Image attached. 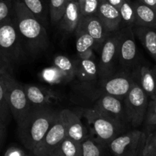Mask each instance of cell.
Segmentation results:
<instances>
[{
  "label": "cell",
  "instance_id": "d6986e66",
  "mask_svg": "<svg viewBox=\"0 0 156 156\" xmlns=\"http://www.w3.org/2000/svg\"><path fill=\"white\" fill-rule=\"evenodd\" d=\"M135 10L134 26L156 29V10L138 1L133 2Z\"/></svg>",
  "mask_w": 156,
  "mask_h": 156
},
{
  "label": "cell",
  "instance_id": "9a60e30c",
  "mask_svg": "<svg viewBox=\"0 0 156 156\" xmlns=\"http://www.w3.org/2000/svg\"><path fill=\"white\" fill-rule=\"evenodd\" d=\"M24 88L32 107H49L59 99V95L57 93L44 87L25 85Z\"/></svg>",
  "mask_w": 156,
  "mask_h": 156
},
{
  "label": "cell",
  "instance_id": "ffe728a7",
  "mask_svg": "<svg viewBox=\"0 0 156 156\" xmlns=\"http://www.w3.org/2000/svg\"><path fill=\"white\" fill-rule=\"evenodd\" d=\"M132 29L134 35L156 62V29L143 26H133Z\"/></svg>",
  "mask_w": 156,
  "mask_h": 156
},
{
  "label": "cell",
  "instance_id": "ba28073f",
  "mask_svg": "<svg viewBox=\"0 0 156 156\" xmlns=\"http://www.w3.org/2000/svg\"><path fill=\"white\" fill-rule=\"evenodd\" d=\"M120 30L110 34L101 47V57L98 66V77L103 79L114 74L116 62L118 61Z\"/></svg>",
  "mask_w": 156,
  "mask_h": 156
},
{
  "label": "cell",
  "instance_id": "30bf717a",
  "mask_svg": "<svg viewBox=\"0 0 156 156\" xmlns=\"http://www.w3.org/2000/svg\"><path fill=\"white\" fill-rule=\"evenodd\" d=\"M66 137L65 126L59 115L42 140L33 149L35 156H50L54 153L62 140Z\"/></svg>",
  "mask_w": 156,
  "mask_h": 156
},
{
  "label": "cell",
  "instance_id": "4dcf8cb0",
  "mask_svg": "<svg viewBox=\"0 0 156 156\" xmlns=\"http://www.w3.org/2000/svg\"><path fill=\"white\" fill-rule=\"evenodd\" d=\"M82 17L97 15L101 0H78Z\"/></svg>",
  "mask_w": 156,
  "mask_h": 156
},
{
  "label": "cell",
  "instance_id": "9c48e42d",
  "mask_svg": "<svg viewBox=\"0 0 156 156\" xmlns=\"http://www.w3.org/2000/svg\"><path fill=\"white\" fill-rule=\"evenodd\" d=\"M118 62L123 70L132 72L139 65L138 50L132 27H123L120 30Z\"/></svg>",
  "mask_w": 156,
  "mask_h": 156
},
{
  "label": "cell",
  "instance_id": "83f0119b",
  "mask_svg": "<svg viewBox=\"0 0 156 156\" xmlns=\"http://www.w3.org/2000/svg\"><path fill=\"white\" fill-rule=\"evenodd\" d=\"M69 0H50L49 14L52 24H57L62 18L64 10Z\"/></svg>",
  "mask_w": 156,
  "mask_h": 156
},
{
  "label": "cell",
  "instance_id": "8992f818",
  "mask_svg": "<svg viewBox=\"0 0 156 156\" xmlns=\"http://www.w3.org/2000/svg\"><path fill=\"white\" fill-rule=\"evenodd\" d=\"M149 97L140 85L134 82L123 100L126 121L129 126L137 128L144 122Z\"/></svg>",
  "mask_w": 156,
  "mask_h": 156
},
{
  "label": "cell",
  "instance_id": "60d3db41",
  "mask_svg": "<svg viewBox=\"0 0 156 156\" xmlns=\"http://www.w3.org/2000/svg\"><path fill=\"white\" fill-rule=\"evenodd\" d=\"M24 156H30V155H27V154H26V155H24Z\"/></svg>",
  "mask_w": 156,
  "mask_h": 156
},
{
  "label": "cell",
  "instance_id": "277c9868",
  "mask_svg": "<svg viewBox=\"0 0 156 156\" xmlns=\"http://www.w3.org/2000/svg\"><path fill=\"white\" fill-rule=\"evenodd\" d=\"M0 51L14 67L28 57L12 17L0 22Z\"/></svg>",
  "mask_w": 156,
  "mask_h": 156
},
{
  "label": "cell",
  "instance_id": "d4e9b609",
  "mask_svg": "<svg viewBox=\"0 0 156 156\" xmlns=\"http://www.w3.org/2000/svg\"><path fill=\"white\" fill-rule=\"evenodd\" d=\"M55 152L59 156H82L81 143L66 137Z\"/></svg>",
  "mask_w": 156,
  "mask_h": 156
},
{
  "label": "cell",
  "instance_id": "7a4b0ae2",
  "mask_svg": "<svg viewBox=\"0 0 156 156\" xmlns=\"http://www.w3.org/2000/svg\"><path fill=\"white\" fill-rule=\"evenodd\" d=\"M59 111L50 107H32L17 123L18 138L27 149L33 151L56 121Z\"/></svg>",
  "mask_w": 156,
  "mask_h": 156
},
{
  "label": "cell",
  "instance_id": "603a6c76",
  "mask_svg": "<svg viewBox=\"0 0 156 156\" xmlns=\"http://www.w3.org/2000/svg\"><path fill=\"white\" fill-rule=\"evenodd\" d=\"M25 7L34 15L38 21L44 26L47 27L48 23L49 9L46 5L45 0H21Z\"/></svg>",
  "mask_w": 156,
  "mask_h": 156
},
{
  "label": "cell",
  "instance_id": "8fae6325",
  "mask_svg": "<svg viewBox=\"0 0 156 156\" xmlns=\"http://www.w3.org/2000/svg\"><path fill=\"white\" fill-rule=\"evenodd\" d=\"M102 81L103 94L114 96L122 101L128 94L134 82L132 72L126 70L114 73Z\"/></svg>",
  "mask_w": 156,
  "mask_h": 156
},
{
  "label": "cell",
  "instance_id": "3957f363",
  "mask_svg": "<svg viewBox=\"0 0 156 156\" xmlns=\"http://www.w3.org/2000/svg\"><path fill=\"white\" fill-rule=\"evenodd\" d=\"M84 117L89 126L90 136L106 147L114 139L126 132L127 128L125 125L100 114L94 108L87 110L84 113Z\"/></svg>",
  "mask_w": 156,
  "mask_h": 156
},
{
  "label": "cell",
  "instance_id": "4fadbf2b",
  "mask_svg": "<svg viewBox=\"0 0 156 156\" xmlns=\"http://www.w3.org/2000/svg\"><path fill=\"white\" fill-rule=\"evenodd\" d=\"M59 117L65 126L66 137L82 143L89 136L86 128L82 123L80 117L77 113L69 109H63L59 112Z\"/></svg>",
  "mask_w": 156,
  "mask_h": 156
},
{
  "label": "cell",
  "instance_id": "cb8c5ba5",
  "mask_svg": "<svg viewBox=\"0 0 156 156\" xmlns=\"http://www.w3.org/2000/svg\"><path fill=\"white\" fill-rule=\"evenodd\" d=\"M53 66L57 69L66 78L67 82L76 77V63L69 57L62 55L55 56L53 61Z\"/></svg>",
  "mask_w": 156,
  "mask_h": 156
},
{
  "label": "cell",
  "instance_id": "e0dca14e",
  "mask_svg": "<svg viewBox=\"0 0 156 156\" xmlns=\"http://www.w3.org/2000/svg\"><path fill=\"white\" fill-rule=\"evenodd\" d=\"M97 15L110 33L118 31L122 28L119 9L105 0H101Z\"/></svg>",
  "mask_w": 156,
  "mask_h": 156
},
{
  "label": "cell",
  "instance_id": "ab89813d",
  "mask_svg": "<svg viewBox=\"0 0 156 156\" xmlns=\"http://www.w3.org/2000/svg\"><path fill=\"white\" fill-rule=\"evenodd\" d=\"M50 156H59V155H58V154L56 153V152H54V153H53L51 155H50Z\"/></svg>",
  "mask_w": 156,
  "mask_h": 156
},
{
  "label": "cell",
  "instance_id": "4316f807",
  "mask_svg": "<svg viewBox=\"0 0 156 156\" xmlns=\"http://www.w3.org/2000/svg\"><path fill=\"white\" fill-rule=\"evenodd\" d=\"M118 9L121 18L122 27H133L135 22V10L133 2L131 0H123Z\"/></svg>",
  "mask_w": 156,
  "mask_h": 156
},
{
  "label": "cell",
  "instance_id": "8d00e7d4",
  "mask_svg": "<svg viewBox=\"0 0 156 156\" xmlns=\"http://www.w3.org/2000/svg\"><path fill=\"white\" fill-rule=\"evenodd\" d=\"M137 1L143 3V4L146 5L149 7L153 8L154 9L156 10V0H137Z\"/></svg>",
  "mask_w": 156,
  "mask_h": 156
},
{
  "label": "cell",
  "instance_id": "52a82bcc",
  "mask_svg": "<svg viewBox=\"0 0 156 156\" xmlns=\"http://www.w3.org/2000/svg\"><path fill=\"white\" fill-rule=\"evenodd\" d=\"M146 134L139 129L126 131L108 144L113 156H140L146 142Z\"/></svg>",
  "mask_w": 156,
  "mask_h": 156
},
{
  "label": "cell",
  "instance_id": "ac0fdd59",
  "mask_svg": "<svg viewBox=\"0 0 156 156\" xmlns=\"http://www.w3.org/2000/svg\"><path fill=\"white\" fill-rule=\"evenodd\" d=\"M82 18L78 0H69L59 21L61 28L67 33L76 31Z\"/></svg>",
  "mask_w": 156,
  "mask_h": 156
},
{
  "label": "cell",
  "instance_id": "484cf974",
  "mask_svg": "<svg viewBox=\"0 0 156 156\" xmlns=\"http://www.w3.org/2000/svg\"><path fill=\"white\" fill-rule=\"evenodd\" d=\"M82 156H106L105 150L108 147L104 146L88 136L81 143Z\"/></svg>",
  "mask_w": 156,
  "mask_h": 156
},
{
  "label": "cell",
  "instance_id": "7402d4cb",
  "mask_svg": "<svg viewBox=\"0 0 156 156\" xmlns=\"http://www.w3.org/2000/svg\"><path fill=\"white\" fill-rule=\"evenodd\" d=\"M76 51L78 57L81 59L93 58V50L94 49V41L89 34L84 30L76 29Z\"/></svg>",
  "mask_w": 156,
  "mask_h": 156
},
{
  "label": "cell",
  "instance_id": "836d02e7",
  "mask_svg": "<svg viewBox=\"0 0 156 156\" xmlns=\"http://www.w3.org/2000/svg\"><path fill=\"white\" fill-rule=\"evenodd\" d=\"M14 66L11 63L7 57L0 51V76L6 74V73H12L13 71Z\"/></svg>",
  "mask_w": 156,
  "mask_h": 156
},
{
  "label": "cell",
  "instance_id": "1f68e13d",
  "mask_svg": "<svg viewBox=\"0 0 156 156\" xmlns=\"http://www.w3.org/2000/svg\"><path fill=\"white\" fill-rule=\"evenodd\" d=\"M140 156H156V132L146 135L144 147Z\"/></svg>",
  "mask_w": 156,
  "mask_h": 156
},
{
  "label": "cell",
  "instance_id": "f546056e",
  "mask_svg": "<svg viewBox=\"0 0 156 156\" xmlns=\"http://www.w3.org/2000/svg\"><path fill=\"white\" fill-rule=\"evenodd\" d=\"M11 117H12V114H11L10 108L8 104L4 85L2 81L0 80V120H2L6 125H8L10 122Z\"/></svg>",
  "mask_w": 156,
  "mask_h": 156
},
{
  "label": "cell",
  "instance_id": "d590c367",
  "mask_svg": "<svg viewBox=\"0 0 156 156\" xmlns=\"http://www.w3.org/2000/svg\"><path fill=\"white\" fill-rule=\"evenodd\" d=\"M6 126L7 125L0 120V149L2 146L3 143H4L5 137V132H6Z\"/></svg>",
  "mask_w": 156,
  "mask_h": 156
},
{
  "label": "cell",
  "instance_id": "44dd1931",
  "mask_svg": "<svg viewBox=\"0 0 156 156\" xmlns=\"http://www.w3.org/2000/svg\"><path fill=\"white\" fill-rule=\"evenodd\" d=\"M76 76L82 81L91 82L98 77V66L93 58L81 59L75 61Z\"/></svg>",
  "mask_w": 156,
  "mask_h": 156
},
{
  "label": "cell",
  "instance_id": "2e32d148",
  "mask_svg": "<svg viewBox=\"0 0 156 156\" xmlns=\"http://www.w3.org/2000/svg\"><path fill=\"white\" fill-rule=\"evenodd\" d=\"M132 74L134 82L140 85L149 99L156 98V79L152 68L138 65L133 70Z\"/></svg>",
  "mask_w": 156,
  "mask_h": 156
},
{
  "label": "cell",
  "instance_id": "5b68a950",
  "mask_svg": "<svg viewBox=\"0 0 156 156\" xmlns=\"http://www.w3.org/2000/svg\"><path fill=\"white\" fill-rule=\"evenodd\" d=\"M0 80L4 85L11 114L18 123L31 108L24 86L12 76V73L0 76Z\"/></svg>",
  "mask_w": 156,
  "mask_h": 156
},
{
  "label": "cell",
  "instance_id": "e575fe53",
  "mask_svg": "<svg viewBox=\"0 0 156 156\" xmlns=\"http://www.w3.org/2000/svg\"><path fill=\"white\" fill-rule=\"evenodd\" d=\"M25 155V152L22 149L15 146H12L7 149L4 156H24Z\"/></svg>",
  "mask_w": 156,
  "mask_h": 156
},
{
  "label": "cell",
  "instance_id": "f1b7e54d",
  "mask_svg": "<svg viewBox=\"0 0 156 156\" xmlns=\"http://www.w3.org/2000/svg\"><path fill=\"white\" fill-rule=\"evenodd\" d=\"M143 123L146 127V132H145L146 135L152 133L153 128L156 126V98L149 99Z\"/></svg>",
  "mask_w": 156,
  "mask_h": 156
},
{
  "label": "cell",
  "instance_id": "f35d334b",
  "mask_svg": "<svg viewBox=\"0 0 156 156\" xmlns=\"http://www.w3.org/2000/svg\"><path fill=\"white\" fill-rule=\"evenodd\" d=\"M152 69H153V71H154V73H155V79H156V65L155 66L153 67V68H152Z\"/></svg>",
  "mask_w": 156,
  "mask_h": 156
},
{
  "label": "cell",
  "instance_id": "6da1fadb",
  "mask_svg": "<svg viewBox=\"0 0 156 156\" xmlns=\"http://www.w3.org/2000/svg\"><path fill=\"white\" fill-rule=\"evenodd\" d=\"M12 18L27 56L35 58L48 48L49 37L46 27L21 0H13Z\"/></svg>",
  "mask_w": 156,
  "mask_h": 156
},
{
  "label": "cell",
  "instance_id": "d6a6232c",
  "mask_svg": "<svg viewBox=\"0 0 156 156\" xmlns=\"http://www.w3.org/2000/svg\"><path fill=\"white\" fill-rule=\"evenodd\" d=\"M13 13V0H0V22L11 18Z\"/></svg>",
  "mask_w": 156,
  "mask_h": 156
},
{
  "label": "cell",
  "instance_id": "74e56055",
  "mask_svg": "<svg viewBox=\"0 0 156 156\" xmlns=\"http://www.w3.org/2000/svg\"><path fill=\"white\" fill-rule=\"evenodd\" d=\"M105 1L108 2L109 4L112 5L114 6V7L119 9L120 6L121 5L122 2H123V0H105Z\"/></svg>",
  "mask_w": 156,
  "mask_h": 156
},
{
  "label": "cell",
  "instance_id": "5bb4252c",
  "mask_svg": "<svg viewBox=\"0 0 156 156\" xmlns=\"http://www.w3.org/2000/svg\"><path fill=\"white\" fill-rule=\"evenodd\" d=\"M77 29L84 30L93 38L95 44L94 49L101 48L106 38L111 34L107 30L97 15L82 17Z\"/></svg>",
  "mask_w": 156,
  "mask_h": 156
},
{
  "label": "cell",
  "instance_id": "7c38bea8",
  "mask_svg": "<svg viewBox=\"0 0 156 156\" xmlns=\"http://www.w3.org/2000/svg\"><path fill=\"white\" fill-rule=\"evenodd\" d=\"M94 110L100 114L128 126L123 101L114 96L103 94L96 101Z\"/></svg>",
  "mask_w": 156,
  "mask_h": 156
}]
</instances>
